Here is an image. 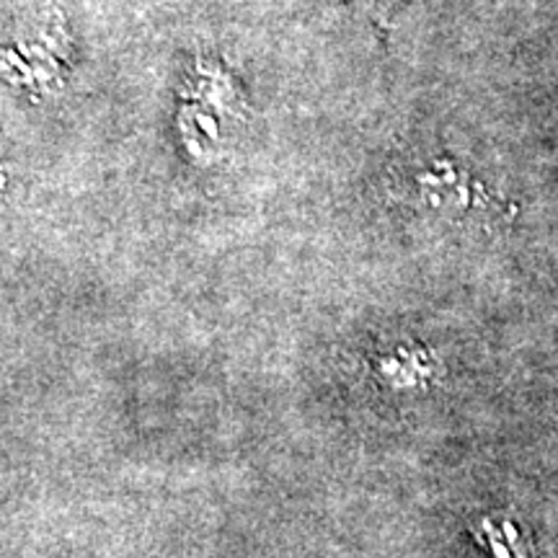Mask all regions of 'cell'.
<instances>
[{
    "label": "cell",
    "instance_id": "cell-1",
    "mask_svg": "<svg viewBox=\"0 0 558 558\" xmlns=\"http://www.w3.org/2000/svg\"><path fill=\"white\" fill-rule=\"evenodd\" d=\"M505 535H501V530L494 527V522L484 520L478 527V541H484L488 548H492L494 558H525V554L518 548V535L512 533V538L509 541H501Z\"/></svg>",
    "mask_w": 558,
    "mask_h": 558
},
{
    "label": "cell",
    "instance_id": "cell-2",
    "mask_svg": "<svg viewBox=\"0 0 558 558\" xmlns=\"http://www.w3.org/2000/svg\"><path fill=\"white\" fill-rule=\"evenodd\" d=\"M393 3H396V0H365L367 9L375 11V13H386Z\"/></svg>",
    "mask_w": 558,
    "mask_h": 558
}]
</instances>
